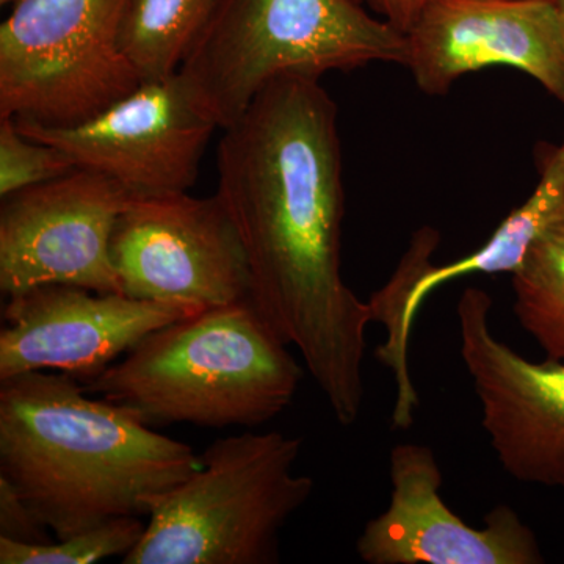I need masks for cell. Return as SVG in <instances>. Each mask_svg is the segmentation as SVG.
Listing matches in <instances>:
<instances>
[{"instance_id": "277c9868", "label": "cell", "mask_w": 564, "mask_h": 564, "mask_svg": "<svg viewBox=\"0 0 564 564\" xmlns=\"http://www.w3.org/2000/svg\"><path fill=\"white\" fill-rule=\"evenodd\" d=\"M406 61V33L356 0H220L177 74L223 131L284 74L321 79L329 70Z\"/></svg>"}, {"instance_id": "52a82bcc", "label": "cell", "mask_w": 564, "mask_h": 564, "mask_svg": "<svg viewBox=\"0 0 564 564\" xmlns=\"http://www.w3.org/2000/svg\"><path fill=\"white\" fill-rule=\"evenodd\" d=\"M121 292L202 313L251 300V272L236 223L217 193L132 198L110 242Z\"/></svg>"}, {"instance_id": "44dd1931", "label": "cell", "mask_w": 564, "mask_h": 564, "mask_svg": "<svg viewBox=\"0 0 564 564\" xmlns=\"http://www.w3.org/2000/svg\"><path fill=\"white\" fill-rule=\"evenodd\" d=\"M556 6H558L560 13H562V20L564 25V0H556Z\"/></svg>"}, {"instance_id": "ffe728a7", "label": "cell", "mask_w": 564, "mask_h": 564, "mask_svg": "<svg viewBox=\"0 0 564 564\" xmlns=\"http://www.w3.org/2000/svg\"><path fill=\"white\" fill-rule=\"evenodd\" d=\"M381 20L388 21L403 33L410 32L422 11L432 0H356Z\"/></svg>"}, {"instance_id": "9a60e30c", "label": "cell", "mask_w": 564, "mask_h": 564, "mask_svg": "<svg viewBox=\"0 0 564 564\" xmlns=\"http://www.w3.org/2000/svg\"><path fill=\"white\" fill-rule=\"evenodd\" d=\"M218 3L220 0H124L121 50L141 80H161L180 73Z\"/></svg>"}, {"instance_id": "6da1fadb", "label": "cell", "mask_w": 564, "mask_h": 564, "mask_svg": "<svg viewBox=\"0 0 564 564\" xmlns=\"http://www.w3.org/2000/svg\"><path fill=\"white\" fill-rule=\"evenodd\" d=\"M217 196L236 223L251 302L295 345L340 425L364 403L369 303L340 272L345 192L337 107L321 79L284 74L250 104L217 150Z\"/></svg>"}, {"instance_id": "d6986e66", "label": "cell", "mask_w": 564, "mask_h": 564, "mask_svg": "<svg viewBox=\"0 0 564 564\" xmlns=\"http://www.w3.org/2000/svg\"><path fill=\"white\" fill-rule=\"evenodd\" d=\"M0 538L22 544L52 543L50 530L41 524L14 486L0 475Z\"/></svg>"}, {"instance_id": "7c38bea8", "label": "cell", "mask_w": 564, "mask_h": 564, "mask_svg": "<svg viewBox=\"0 0 564 564\" xmlns=\"http://www.w3.org/2000/svg\"><path fill=\"white\" fill-rule=\"evenodd\" d=\"M419 90L444 95L464 74L514 68L564 102V25L556 0H432L406 33Z\"/></svg>"}, {"instance_id": "8fae6325", "label": "cell", "mask_w": 564, "mask_h": 564, "mask_svg": "<svg viewBox=\"0 0 564 564\" xmlns=\"http://www.w3.org/2000/svg\"><path fill=\"white\" fill-rule=\"evenodd\" d=\"M198 314L180 304L144 302L77 285H40L9 296L0 332V380L35 370L96 377L141 339Z\"/></svg>"}, {"instance_id": "8992f818", "label": "cell", "mask_w": 564, "mask_h": 564, "mask_svg": "<svg viewBox=\"0 0 564 564\" xmlns=\"http://www.w3.org/2000/svg\"><path fill=\"white\" fill-rule=\"evenodd\" d=\"M0 25V118L73 128L141 85L121 50L124 0H17Z\"/></svg>"}, {"instance_id": "3957f363", "label": "cell", "mask_w": 564, "mask_h": 564, "mask_svg": "<svg viewBox=\"0 0 564 564\" xmlns=\"http://www.w3.org/2000/svg\"><path fill=\"white\" fill-rule=\"evenodd\" d=\"M303 369L251 300L162 326L82 381L148 425L254 429L280 415Z\"/></svg>"}, {"instance_id": "e0dca14e", "label": "cell", "mask_w": 564, "mask_h": 564, "mask_svg": "<svg viewBox=\"0 0 564 564\" xmlns=\"http://www.w3.org/2000/svg\"><path fill=\"white\" fill-rule=\"evenodd\" d=\"M147 522L140 516L115 518L50 544H22L0 538L2 564H93L124 558L140 543Z\"/></svg>"}, {"instance_id": "30bf717a", "label": "cell", "mask_w": 564, "mask_h": 564, "mask_svg": "<svg viewBox=\"0 0 564 564\" xmlns=\"http://www.w3.org/2000/svg\"><path fill=\"white\" fill-rule=\"evenodd\" d=\"M491 307V296L474 288L456 307L485 432L514 480L564 486V361H527L492 333Z\"/></svg>"}, {"instance_id": "5bb4252c", "label": "cell", "mask_w": 564, "mask_h": 564, "mask_svg": "<svg viewBox=\"0 0 564 564\" xmlns=\"http://www.w3.org/2000/svg\"><path fill=\"white\" fill-rule=\"evenodd\" d=\"M540 182L530 198L511 212L491 239L473 254L447 265H433L432 256L440 245V234L422 228L414 234L395 273L383 289L370 296L372 322L388 329V339L377 350V358L395 375L397 403L410 406L417 402L410 377V336L415 314L426 296L445 282L485 273L513 274L527 252L552 225L564 215V141L549 148L540 163Z\"/></svg>"}, {"instance_id": "2e32d148", "label": "cell", "mask_w": 564, "mask_h": 564, "mask_svg": "<svg viewBox=\"0 0 564 564\" xmlns=\"http://www.w3.org/2000/svg\"><path fill=\"white\" fill-rule=\"evenodd\" d=\"M511 276L519 325L547 359L564 361V215L534 240Z\"/></svg>"}, {"instance_id": "5b68a950", "label": "cell", "mask_w": 564, "mask_h": 564, "mask_svg": "<svg viewBox=\"0 0 564 564\" xmlns=\"http://www.w3.org/2000/svg\"><path fill=\"white\" fill-rule=\"evenodd\" d=\"M300 437L247 432L204 451L202 467L143 500L147 527L122 564H273L280 533L314 491L293 474Z\"/></svg>"}, {"instance_id": "7402d4cb", "label": "cell", "mask_w": 564, "mask_h": 564, "mask_svg": "<svg viewBox=\"0 0 564 564\" xmlns=\"http://www.w3.org/2000/svg\"><path fill=\"white\" fill-rule=\"evenodd\" d=\"M17 0H0V6H10V3H14Z\"/></svg>"}, {"instance_id": "4fadbf2b", "label": "cell", "mask_w": 564, "mask_h": 564, "mask_svg": "<svg viewBox=\"0 0 564 564\" xmlns=\"http://www.w3.org/2000/svg\"><path fill=\"white\" fill-rule=\"evenodd\" d=\"M391 503L367 522L356 543L369 564H538L536 536L513 508L499 505L484 529L467 525L441 497L443 473L432 448L395 445Z\"/></svg>"}, {"instance_id": "9c48e42d", "label": "cell", "mask_w": 564, "mask_h": 564, "mask_svg": "<svg viewBox=\"0 0 564 564\" xmlns=\"http://www.w3.org/2000/svg\"><path fill=\"white\" fill-rule=\"evenodd\" d=\"M17 124L24 135L65 152L76 169L109 177L133 198L191 191L218 129L188 98L177 73L141 82L131 95L73 128Z\"/></svg>"}, {"instance_id": "ba28073f", "label": "cell", "mask_w": 564, "mask_h": 564, "mask_svg": "<svg viewBox=\"0 0 564 564\" xmlns=\"http://www.w3.org/2000/svg\"><path fill=\"white\" fill-rule=\"evenodd\" d=\"M132 198L117 182L84 169L2 198L0 291L9 299L66 284L122 293L110 242Z\"/></svg>"}, {"instance_id": "7a4b0ae2", "label": "cell", "mask_w": 564, "mask_h": 564, "mask_svg": "<svg viewBox=\"0 0 564 564\" xmlns=\"http://www.w3.org/2000/svg\"><path fill=\"white\" fill-rule=\"evenodd\" d=\"M202 467L191 445L95 399L79 378L35 370L0 380V475L57 540L124 516Z\"/></svg>"}, {"instance_id": "ac0fdd59", "label": "cell", "mask_w": 564, "mask_h": 564, "mask_svg": "<svg viewBox=\"0 0 564 564\" xmlns=\"http://www.w3.org/2000/svg\"><path fill=\"white\" fill-rule=\"evenodd\" d=\"M76 169L65 152L24 135L13 118H0V196L65 176Z\"/></svg>"}]
</instances>
